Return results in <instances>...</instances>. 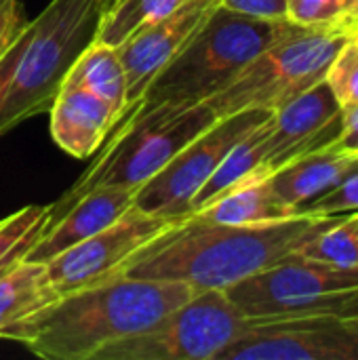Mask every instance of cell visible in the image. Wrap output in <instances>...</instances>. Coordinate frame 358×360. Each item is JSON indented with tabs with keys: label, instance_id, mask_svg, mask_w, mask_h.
Segmentation results:
<instances>
[{
	"label": "cell",
	"instance_id": "6da1fadb",
	"mask_svg": "<svg viewBox=\"0 0 358 360\" xmlns=\"http://www.w3.org/2000/svg\"><path fill=\"white\" fill-rule=\"evenodd\" d=\"M342 215L302 213L279 221L228 226L190 213L141 247L120 270L124 276L177 281L196 291L228 287L300 253L323 228Z\"/></svg>",
	"mask_w": 358,
	"mask_h": 360
},
{
	"label": "cell",
	"instance_id": "7a4b0ae2",
	"mask_svg": "<svg viewBox=\"0 0 358 360\" xmlns=\"http://www.w3.org/2000/svg\"><path fill=\"white\" fill-rule=\"evenodd\" d=\"M196 293L177 281L116 274L65 293L0 331L44 360H95L129 335L146 331Z\"/></svg>",
	"mask_w": 358,
	"mask_h": 360
},
{
	"label": "cell",
	"instance_id": "3957f363",
	"mask_svg": "<svg viewBox=\"0 0 358 360\" xmlns=\"http://www.w3.org/2000/svg\"><path fill=\"white\" fill-rule=\"evenodd\" d=\"M103 0H51L0 55V137L49 112L63 78L95 38Z\"/></svg>",
	"mask_w": 358,
	"mask_h": 360
},
{
	"label": "cell",
	"instance_id": "277c9868",
	"mask_svg": "<svg viewBox=\"0 0 358 360\" xmlns=\"http://www.w3.org/2000/svg\"><path fill=\"white\" fill-rule=\"evenodd\" d=\"M217 120L203 103L131 105L114 124L89 169L49 205V224L59 219L76 200L99 188L139 190L184 146Z\"/></svg>",
	"mask_w": 358,
	"mask_h": 360
},
{
	"label": "cell",
	"instance_id": "5b68a950",
	"mask_svg": "<svg viewBox=\"0 0 358 360\" xmlns=\"http://www.w3.org/2000/svg\"><path fill=\"white\" fill-rule=\"evenodd\" d=\"M300 30L304 25L289 19L251 17L219 4L137 103L141 108L203 103L230 84L260 53Z\"/></svg>",
	"mask_w": 358,
	"mask_h": 360
},
{
	"label": "cell",
	"instance_id": "8992f818",
	"mask_svg": "<svg viewBox=\"0 0 358 360\" xmlns=\"http://www.w3.org/2000/svg\"><path fill=\"white\" fill-rule=\"evenodd\" d=\"M249 323L358 314V266L310 259L300 253L226 289Z\"/></svg>",
	"mask_w": 358,
	"mask_h": 360
},
{
	"label": "cell",
	"instance_id": "52a82bcc",
	"mask_svg": "<svg viewBox=\"0 0 358 360\" xmlns=\"http://www.w3.org/2000/svg\"><path fill=\"white\" fill-rule=\"evenodd\" d=\"M350 34L346 27H304L260 53L205 103L217 118L243 110L276 112L325 78Z\"/></svg>",
	"mask_w": 358,
	"mask_h": 360
},
{
	"label": "cell",
	"instance_id": "ba28073f",
	"mask_svg": "<svg viewBox=\"0 0 358 360\" xmlns=\"http://www.w3.org/2000/svg\"><path fill=\"white\" fill-rule=\"evenodd\" d=\"M249 325L226 291L205 289L146 331L110 344L95 360H217Z\"/></svg>",
	"mask_w": 358,
	"mask_h": 360
},
{
	"label": "cell",
	"instance_id": "9c48e42d",
	"mask_svg": "<svg viewBox=\"0 0 358 360\" xmlns=\"http://www.w3.org/2000/svg\"><path fill=\"white\" fill-rule=\"evenodd\" d=\"M272 114L270 110H243L217 118L137 190L133 207L162 217L188 215L194 196L209 181L226 154Z\"/></svg>",
	"mask_w": 358,
	"mask_h": 360
},
{
	"label": "cell",
	"instance_id": "30bf717a",
	"mask_svg": "<svg viewBox=\"0 0 358 360\" xmlns=\"http://www.w3.org/2000/svg\"><path fill=\"white\" fill-rule=\"evenodd\" d=\"M181 217H162L129 209L120 219L95 236L70 247L44 264V283L55 297L108 281L150 240L167 232Z\"/></svg>",
	"mask_w": 358,
	"mask_h": 360
},
{
	"label": "cell",
	"instance_id": "8fae6325",
	"mask_svg": "<svg viewBox=\"0 0 358 360\" xmlns=\"http://www.w3.org/2000/svg\"><path fill=\"white\" fill-rule=\"evenodd\" d=\"M217 360H358V331L335 316L251 323Z\"/></svg>",
	"mask_w": 358,
	"mask_h": 360
},
{
	"label": "cell",
	"instance_id": "7c38bea8",
	"mask_svg": "<svg viewBox=\"0 0 358 360\" xmlns=\"http://www.w3.org/2000/svg\"><path fill=\"white\" fill-rule=\"evenodd\" d=\"M217 6L219 0H184L175 11L116 46L127 72L129 108L143 97L152 80L188 46Z\"/></svg>",
	"mask_w": 358,
	"mask_h": 360
},
{
	"label": "cell",
	"instance_id": "4fadbf2b",
	"mask_svg": "<svg viewBox=\"0 0 358 360\" xmlns=\"http://www.w3.org/2000/svg\"><path fill=\"white\" fill-rule=\"evenodd\" d=\"M340 112L342 105L325 78L276 110L264 137V171L270 175L291 158L333 141L342 127Z\"/></svg>",
	"mask_w": 358,
	"mask_h": 360
},
{
	"label": "cell",
	"instance_id": "5bb4252c",
	"mask_svg": "<svg viewBox=\"0 0 358 360\" xmlns=\"http://www.w3.org/2000/svg\"><path fill=\"white\" fill-rule=\"evenodd\" d=\"M135 194L137 190L131 188H99L84 194L59 219L46 226L25 259L46 264L70 247L95 236L133 209Z\"/></svg>",
	"mask_w": 358,
	"mask_h": 360
},
{
	"label": "cell",
	"instance_id": "9a60e30c",
	"mask_svg": "<svg viewBox=\"0 0 358 360\" xmlns=\"http://www.w3.org/2000/svg\"><path fill=\"white\" fill-rule=\"evenodd\" d=\"M357 171L358 152H340L327 143L281 165L268 181L276 198L300 215Z\"/></svg>",
	"mask_w": 358,
	"mask_h": 360
},
{
	"label": "cell",
	"instance_id": "2e32d148",
	"mask_svg": "<svg viewBox=\"0 0 358 360\" xmlns=\"http://www.w3.org/2000/svg\"><path fill=\"white\" fill-rule=\"evenodd\" d=\"M49 114L53 141L74 158H91L122 116L108 101L76 86H61Z\"/></svg>",
	"mask_w": 358,
	"mask_h": 360
},
{
	"label": "cell",
	"instance_id": "e0dca14e",
	"mask_svg": "<svg viewBox=\"0 0 358 360\" xmlns=\"http://www.w3.org/2000/svg\"><path fill=\"white\" fill-rule=\"evenodd\" d=\"M192 217L209 224H228V226H251V224H266V221H279L298 215L289 207H285L276 194L272 192V186L268 181V175L251 177L232 190L217 196L207 207L190 213ZM302 215V213H300Z\"/></svg>",
	"mask_w": 358,
	"mask_h": 360
},
{
	"label": "cell",
	"instance_id": "ac0fdd59",
	"mask_svg": "<svg viewBox=\"0 0 358 360\" xmlns=\"http://www.w3.org/2000/svg\"><path fill=\"white\" fill-rule=\"evenodd\" d=\"M61 86H76L108 101L120 114L127 112V72L118 49L91 40L70 65Z\"/></svg>",
	"mask_w": 358,
	"mask_h": 360
},
{
	"label": "cell",
	"instance_id": "d6986e66",
	"mask_svg": "<svg viewBox=\"0 0 358 360\" xmlns=\"http://www.w3.org/2000/svg\"><path fill=\"white\" fill-rule=\"evenodd\" d=\"M57 300L44 283V264L19 262L0 276V331Z\"/></svg>",
	"mask_w": 358,
	"mask_h": 360
},
{
	"label": "cell",
	"instance_id": "ffe728a7",
	"mask_svg": "<svg viewBox=\"0 0 358 360\" xmlns=\"http://www.w3.org/2000/svg\"><path fill=\"white\" fill-rule=\"evenodd\" d=\"M184 0H112L103 6L95 38L110 46H120L135 32L162 19Z\"/></svg>",
	"mask_w": 358,
	"mask_h": 360
},
{
	"label": "cell",
	"instance_id": "44dd1931",
	"mask_svg": "<svg viewBox=\"0 0 358 360\" xmlns=\"http://www.w3.org/2000/svg\"><path fill=\"white\" fill-rule=\"evenodd\" d=\"M49 226V205H27L0 221V272L27 257Z\"/></svg>",
	"mask_w": 358,
	"mask_h": 360
},
{
	"label": "cell",
	"instance_id": "7402d4cb",
	"mask_svg": "<svg viewBox=\"0 0 358 360\" xmlns=\"http://www.w3.org/2000/svg\"><path fill=\"white\" fill-rule=\"evenodd\" d=\"M300 255L340 266H358V232L352 224V213L323 228L300 249Z\"/></svg>",
	"mask_w": 358,
	"mask_h": 360
},
{
	"label": "cell",
	"instance_id": "603a6c76",
	"mask_svg": "<svg viewBox=\"0 0 358 360\" xmlns=\"http://www.w3.org/2000/svg\"><path fill=\"white\" fill-rule=\"evenodd\" d=\"M325 80L338 97L340 105L358 103V32H352L346 38L329 65Z\"/></svg>",
	"mask_w": 358,
	"mask_h": 360
},
{
	"label": "cell",
	"instance_id": "cb8c5ba5",
	"mask_svg": "<svg viewBox=\"0 0 358 360\" xmlns=\"http://www.w3.org/2000/svg\"><path fill=\"white\" fill-rule=\"evenodd\" d=\"M287 19L304 27H346L348 0H287Z\"/></svg>",
	"mask_w": 358,
	"mask_h": 360
},
{
	"label": "cell",
	"instance_id": "d4e9b609",
	"mask_svg": "<svg viewBox=\"0 0 358 360\" xmlns=\"http://www.w3.org/2000/svg\"><path fill=\"white\" fill-rule=\"evenodd\" d=\"M358 211V171L344 179L335 190L312 202L306 213L312 215H348Z\"/></svg>",
	"mask_w": 358,
	"mask_h": 360
},
{
	"label": "cell",
	"instance_id": "484cf974",
	"mask_svg": "<svg viewBox=\"0 0 358 360\" xmlns=\"http://www.w3.org/2000/svg\"><path fill=\"white\" fill-rule=\"evenodd\" d=\"M219 4L224 8L251 17L287 19V0H219Z\"/></svg>",
	"mask_w": 358,
	"mask_h": 360
},
{
	"label": "cell",
	"instance_id": "4316f807",
	"mask_svg": "<svg viewBox=\"0 0 358 360\" xmlns=\"http://www.w3.org/2000/svg\"><path fill=\"white\" fill-rule=\"evenodd\" d=\"M19 0H0V55L25 25Z\"/></svg>",
	"mask_w": 358,
	"mask_h": 360
},
{
	"label": "cell",
	"instance_id": "83f0119b",
	"mask_svg": "<svg viewBox=\"0 0 358 360\" xmlns=\"http://www.w3.org/2000/svg\"><path fill=\"white\" fill-rule=\"evenodd\" d=\"M342 127L329 146L340 152H358V103L342 105Z\"/></svg>",
	"mask_w": 358,
	"mask_h": 360
},
{
	"label": "cell",
	"instance_id": "f1b7e54d",
	"mask_svg": "<svg viewBox=\"0 0 358 360\" xmlns=\"http://www.w3.org/2000/svg\"><path fill=\"white\" fill-rule=\"evenodd\" d=\"M346 27L350 32H358V0H348V19Z\"/></svg>",
	"mask_w": 358,
	"mask_h": 360
},
{
	"label": "cell",
	"instance_id": "f546056e",
	"mask_svg": "<svg viewBox=\"0 0 358 360\" xmlns=\"http://www.w3.org/2000/svg\"><path fill=\"white\" fill-rule=\"evenodd\" d=\"M348 325H350L352 329H357V331H358V314L354 316V319H350V321H348Z\"/></svg>",
	"mask_w": 358,
	"mask_h": 360
},
{
	"label": "cell",
	"instance_id": "4dcf8cb0",
	"mask_svg": "<svg viewBox=\"0 0 358 360\" xmlns=\"http://www.w3.org/2000/svg\"><path fill=\"white\" fill-rule=\"evenodd\" d=\"M352 224H354V230L358 232V211L357 213H352Z\"/></svg>",
	"mask_w": 358,
	"mask_h": 360
},
{
	"label": "cell",
	"instance_id": "1f68e13d",
	"mask_svg": "<svg viewBox=\"0 0 358 360\" xmlns=\"http://www.w3.org/2000/svg\"><path fill=\"white\" fill-rule=\"evenodd\" d=\"M110 2H112V0H103V6H106V4H110Z\"/></svg>",
	"mask_w": 358,
	"mask_h": 360
}]
</instances>
